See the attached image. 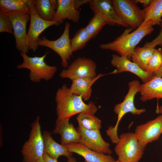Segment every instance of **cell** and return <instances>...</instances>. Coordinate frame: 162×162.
Returning <instances> with one entry per match:
<instances>
[{
  "label": "cell",
  "instance_id": "12",
  "mask_svg": "<svg viewBox=\"0 0 162 162\" xmlns=\"http://www.w3.org/2000/svg\"><path fill=\"white\" fill-rule=\"evenodd\" d=\"M162 133V115L138 125L134 133L138 142L144 148L148 143L158 139Z\"/></svg>",
  "mask_w": 162,
  "mask_h": 162
},
{
  "label": "cell",
  "instance_id": "4",
  "mask_svg": "<svg viewBox=\"0 0 162 162\" xmlns=\"http://www.w3.org/2000/svg\"><path fill=\"white\" fill-rule=\"evenodd\" d=\"M48 52L43 56L31 57L26 53L22 52L20 54L23 59L22 62L17 65L18 69L26 68L30 71L29 77L30 80L35 83H38L42 79L48 81L54 76L57 68L54 66H49L44 61Z\"/></svg>",
  "mask_w": 162,
  "mask_h": 162
},
{
  "label": "cell",
  "instance_id": "9",
  "mask_svg": "<svg viewBox=\"0 0 162 162\" xmlns=\"http://www.w3.org/2000/svg\"><path fill=\"white\" fill-rule=\"evenodd\" d=\"M28 4L30 10V22L27 33L29 50L35 52L39 46L38 41L40 34L49 27L60 24L57 21H47L41 18L36 12L34 0H28Z\"/></svg>",
  "mask_w": 162,
  "mask_h": 162
},
{
  "label": "cell",
  "instance_id": "32",
  "mask_svg": "<svg viewBox=\"0 0 162 162\" xmlns=\"http://www.w3.org/2000/svg\"><path fill=\"white\" fill-rule=\"evenodd\" d=\"M90 0H74V6L76 9H78L82 5L89 3Z\"/></svg>",
  "mask_w": 162,
  "mask_h": 162
},
{
  "label": "cell",
  "instance_id": "11",
  "mask_svg": "<svg viewBox=\"0 0 162 162\" xmlns=\"http://www.w3.org/2000/svg\"><path fill=\"white\" fill-rule=\"evenodd\" d=\"M6 14L11 22L16 47L20 52L26 54L29 50L26 26L28 22L30 19V15L19 12Z\"/></svg>",
  "mask_w": 162,
  "mask_h": 162
},
{
  "label": "cell",
  "instance_id": "8",
  "mask_svg": "<svg viewBox=\"0 0 162 162\" xmlns=\"http://www.w3.org/2000/svg\"><path fill=\"white\" fill-rule=\"evenodd\" d=\"M70 26V23L66 22L62 34L56 40H50L44 36L39 38L38 41V45L50 48L59 55L61 59V64L64 69L68 66V61L73 53L69 37Z\"/></svg>",
  "mask_w": 162,
  "mask_h": 162
},
{
  "label": "cell",
  "instance_id": "24",
  "mask_svg": "<svg viewBox=\"0 0 162 162\" xmlns=\"http://www.w3.org/2000/svg\"><path fill=\"white\" fill-rule=\"evenodd\" d=\"M28 0H0V13L5 14L19 12L30 14Z\"/></svg>",
  "mask_w": 162,
  "mask_h": 162
},
{
  "label": "cell",
  "instance_id": "27",
  "mask_svg": "<svg viewBox=\"0 0 162 162\" xmlns=\"http://www.w3.org/2000/svg\"><path fill=\"white\" fill-rule=\"evenodd\" d=\"M108 24L107 20L102 15L99 13H95L85 28L92 38L98 34L104 26Z\"/></svg>",
  "mask_w": 162,
  "mask_h": 162
},
{
  "label": "cell",
  "instance_id": "21",
  "mask_svg": "<svg viewBox=\"0 0 162 162\" xmlns=\"http://www.w3.org/2000/svg\"><path fill=\"white\" fill-rule=\"evenodd\" d=\"M52 132L46 130L42 133L44 152L51 158L57 160L62 156L68 158L72 156L73 153L69 152L64 145L57 142L52 138Z\"/></svg>",
  "mask_w": 162,
  "mask_h": 162
},
{
  "label": "cell",
  "instance_id": "17",
  "mask_svg": "<svg viewBox=\"0 0 162 162\" xmlns=\"http://www.w3.org/2000/svg\"><path fill=\"white\" fill-rule=\"evenodd\" d=\"M70 119L57 120L53 132L59 134L61 136L60 142L62 145L73 142H80V135L71 123Z\"/></svg>",
  "mask_w": 162,
  "mask_h": 162
},
{
  "label": "cell",
  "instance_id": "7",
  "mask_svg": "<svg viewBox=\"0 0 162 162\" xmlns=\"http://www.w3.org/2000/svg\"><path fill=\"white\" fill-rule=\"evenodd\" d=\"M112 2L116 15L127 27L136 29L142 23L143 10L134 0H112Z\"/></svg>",
  "mask_w": 162,
  "mask_h": 162
},
{
  "label": "cell",
  "instance_id": "28",
  "mask_svg": "<svg viewBox=\"0 0 162 162\" xmlns=\"http://www.w3.org/2000/svg\"><path fill=\"white\" fill-rule=\"evenodd\" d=\"M92 38L86 32L85 27L78 30L70 39V45L73 53L84 48Z\"/></svg>",
  "mask_w": 162,
  "mask_h": 162
},
{
  "label": "cell",
  "instance_id": "33",
  "mask_svg": "<svg viewBox=\"0 0 162 162\" xmlns=\"http://www.w3.org/2000/svg\"><path fill=\"white\" fill-rule=\"evenodd\" d=\"M42 162H58L57 160L50 157L46 153L44 152L43 160Z\"/></svg>",
  "mask_w": 162,
  "mask_h": 162
},
{
  "label": "cell",
  "instance_id": "15",
  "mask_svg": "<svg viewBox=\"0 0 162 162\" xmlns=\"http://www.w3.org/2000/svg\"><path fill=\"white\" fill-rule=\"evenodd\" d=\"M88 3L94 13H99L102 15L107 20L108 24L127 27L116 13L111 0H90Z\"/></svg>",
  "mask_w": 162,
  "mask_h": 162
},
{
  "label": "cell",
  "instance_id": "5",
  "mask_svg": "<svg viewBox=\"0 0 162 162\" xmlns=\"http://www.w3.org/2000/svg\"><path fill=\"white\" fill-rule=\"evenodd\" d=\"M140 84L136 80L131 81L128 83L129 89L128 93L123 101L116 104L114 108V112L117 115V120L114 126H111L106 130L108 134L112 138L118 136V129L121 119L126 113L130 112L133 115H140L145 112L144 108L137 109L134 104V97L136 94L139 92Z\"/></svg>",
  "mask_w": 162,
  "mask_h": 162
},
{
  "label": "cell",
  "instance_id": "38",
  "mask_svg": "<svg viewBox=\"0 0 162 162\" xmlns=\"http://www.w3.org/2000/svg\"><path fill=\"white\" fill-rule=\"evenodd\" d=\"M112 162H121L120 161H119V160H115L114 161Z\"/></svg>",
  "mask_w": 162,
  "mask_h": 162
},
{
  "label": "cell",
  "instance_id": "13",
  "mask_svg": "<svg viewBox=\"0 0 162 162\" xmlns=\"http://www.w3.org/2000/svg\"><path fill=\"white\" fill-rule=\"evenodd\" d=\"M77 130L81 137L80 142L98 152L109 155L112 154L109 144L102 138L100 130H88L79 126Z\"/></svg>",
  "mask_w": 162,
  "mask_h": 162
},
{
  "label": "cell",
  "instance_id": "25",
  "mask_svg": "<svg viewBox=\"0 0 162 162\" xmlns=\"http://www.w3.org/2000/svg\"><path fill=\"white\" fill-rule=\"evenodd\" d=\"M155 49V48L145 46L136 47L131 57L133 62L146 71L148 62Z\"/></svg>",
  "mask_w": 162,
  "mask_h": 162
},
{
  "label": "cell",
  "instance_id": "29",
  "mask_svg": "<svg viewBox=\"0 0 162 162\" xmlns=\"http://www.w3.org/2000/svg\"><path fill=\"white\" fill-rule=\"evenodd\" d=\"M162 65V49H155L148 62L146 71L154 74Z\"/></svg>",
  "mask_w": 162,
  "mask_h": 162
},
{
  "label": "cell",
  "instance_id": "18",
  "mask_svg": "<svg viewBox=\"0 0 162 162\" xmlns=\"http://www.w3.org/2000/svg\"><path fill=\"white\" fill-rule=\"evenodd\" d=\"M58 7L53 21L58 22L59 24L67 19L75 22L80 20V13L76 9L74 0H57Z\"/></svg>",
  "mask_w": 162,
  "mask_h": 162
},
{
  "label": "cell",
  "instance_id": "16",
  "mask_svg": "<svg viewBox=\"0 0 162 162\" xmlns=\"http://www.w3.org/2000/svg\"><path fill=\"white\" fill-rule=\"evenodd\" d=\"M63 145L69 152L83 157L85 162H112L115 160L110 155L92 150L80 142H73Z\"/></svg>",
  "mask_w": 162,
  "mask_h": 162
},
{
  "label": "cell",
  "instance_id": "14",
  "mask_svg": "<svg viewBox=\"0 0 162 162\" xmlns=\"http://www.w3.org/2000/svg\"><path fill=\"white\" fill-rule=\"evenodd\" d=\"M111 63L113 67H116L117 73L125 71L131 72L140 78L144 83L150 80L154 76L153 74L142 70L125 56L113 54Z\"/></svg>",
  "mask_w": 162,
  "mask_h": 162
},
{
  "label": "cell",
  "instance_id": "31",
  "mask_svg": "<svg viewBox=\"0 0 162 162\" xmlns=\"http://www.w3.org/2000/svg\"><path fill=\"white\" fill-rule=\"evenodd\" d=\"M160 25L161 28L158 36L151 41L146 42L144 46L155 48L156 46H159L162 48V21Z\"/></svg>",
  "mask_w": 162,
  "mask_h": 162
},
{
  "label": "cell",
  "instance_id": "1",
  "mask_svg": "<svg viewBox=\"0 0 162 162\" xmlns=\"http://www.w3.org/2000/svg\"><path fill=\"white\" fill-rule=\"evenodd\" d=\"M81 97L71 91L67 85L64 84L58 88L56 95L57 120L69 118L78 114L85 112L94 115L98 108L93 102L85 103Z\"/></svg>",
  "mask_w": 162,
  "mask_h": 162
},
{
  "label": "cell",
  "instance_id": "34",
  "mask_svg": "<svg viewBox=\"0 0 162 162\" xmlns=\"http://www.w3.org/2000/svg\"><path fill=\"white\" fill-rule=\"evenodd\" d=\"M136 3L142 4L144 7H147L150 4L152 0H134Z\"/></svg>",
  "mask_w": 162,
  "mask_h": 162
},
{
  "label": "cell",
  "instance_id": "22",
  "mask_svg": "<svg viewBox=\"0 0 162 162\" xmlns=\"http://www.w3.org/2000/svg\"><path fill=\"white\" fill-rule=\"evenodd\" d=\"M143 10V21L153 26L160 25L162 21V0H152L150 4Z\"/></svg>",
  "mask_w": 162,
  "mask_h": 162
},
{
  "label": "cell",
  "instance_id": "26",
  "mask_svg": "<svg viewBox=\"0 0 162 162\" xmlns=\"http://www.w3.org/2000/svg\"><path fill=\"white\" fill-rule=\"evenodd\" d=\"M76 120L79 126L88 130H100L101 126V121L94 115L85 112L80 113Z\"/></svg>",
  "mask_w": 162,
  "mask_h": 162
},
{
  "label": "cell",
  "instance_id": "37",
  "mask_svg": "<svg viewBox=\"0 0 162 162\" xmlns=\"http://www.w3.org/2000/svg\"><path fill=\"white\" fill-rule=\"evenodd\" d=\"M156 112L157 113H160L162 115V106L159 107L158 110H156Z\"/></svg>",
  "mask_w": 162,
  "mask_h": 162
},
{
  "label": "cell",
  "instance_id": "2",
  "mask_svg": "<svg viewBox=\"0 0 162 162\" xmlns=\"http://www.w3.org/2000/svg\"><path fill=\"white\" fill-rule=\"evenodd\" d=\"M152 24L147 22L141 25L135 30L127 28L114 40L106 44H100V47L103 50L114 51L120 56L130 58L136 45L146 36L151 34L154 31Z\"/></svg>",
  "mask_w": 162,
  "mask_h": 162
},
{
  "label": "cell",
  "instance_id": "36",
  "mask_svg": "<svg viewBox=\"0 0 162 162\" xmlns=\"http://www.w3.org/2000/svg\"><path fill=\"white\" fill-rule=\"evenodd\" d=\"M68 162H76L75 158L72 156L69 157L68 158Z\"/></svg>",
  "mask_w": 162,
  "mask_h": 162
},
{
  "label": "cell",
  "instance_id": "35",
  "mask_svg": "<svg viewBox=\"0 0 162 162\" xmlns=\"http://www.w3.org/2000/svg\"><path fill=\"white\" fill-rule=\"evenodd\" d=\"M154 76L161 77H162V65L158 70L154 73Z\"/></svg>",
  "mask_w": 162,
  "mask_h": 162
},
{
  "label": "cell",
  "instance_id": "6",
  "mask_svg": "<svg viewBox=\"0 0 162 162\" xmlns=\"http://www.w3.org/2000/svg\"><path fill=\"white\" fill-rule=\"evenodd\" d=\"M115 147V152L121 162H139L144 148L132 132L123 133Z\"/></svg>",
  "mask_w": 162,
  "mask_h": 162
},
{
  "label": "cell",
  "instance_id": "19",
  "mask_svg": "<svg viewBox=\"0 0 162 162\" xmlns=\"http://www.w3.org/2000/svg\"><path fill=\"white\" fill-rule=\"evenodd\" d=\"M116 73L114 70L108 74H99L95 78L87 77L75 79L72 80V83L69 88L72 93L80 96L84 100H87L91 96L92 85L97 80L103 76Z\"/></svg>",
  "mask_w": 162,
  "mask_h": 162
},
{
  "label": "cell",
  "instance_id": "23",
  "mask_svg": "<svg viewBox=\"0 0 162 162\" xmlns=\"http://www.w3.org/2000/svg\"><path fill=\"white\" fill-rule=\"evenodd\" d=\"M36 12L42 19L52 21L58 7L56 0H34Z\"/></svg>",
  "mask_w": 162,
  "mask_h": 162
},
{
  "label": "cell",
  "instance_id": "3",
  "mask_svg": "<svg viewBox=\"0 0 162 162\" xmlns=\"http://www.w3.org/2000/svg\"><path fill=\"white\" fill-rule=\"evenodd\" d=\"M28 140L21 150L23 162H42L44 153V143L41 130L40 117L37 116L31 124Z\"/></svg>",
  "mask_w": 162,
  "mask_h": 162
},
{
  "label": "cell",
  "instance_id": "10",
  "mask_svg": "<svg viewBox=\"0 0 162 162\" xmlns=\"http://www.w3.org/2000/svg\"><path fill=\"white\" fill-rule=\"evenodd\" d=\"M96 69V65L93 60L79 57L67 68L62 70L59 75L62 78H68L71 80L81 78H95L97 76Z\"/></svg>",
  "mask_w": 162,
  "mask_h": 162
},
{
  "label": "cell",
  "instance_id": "30",
  "mask_svg": "<svg viewBox=\"0 0 162 162\" xmlns=\"http://www.w3.org/2000/svg\"><path fill=\"white\" fill-rule=\"evenodd\" d=\"M0 32L13 33L11 21L8 16L5 14L0 13Z\"/></svg>",
  "mask_w": 162,
  "mask_h": 162
},
{
  "label": "cell",
  "instance_id": "20",
  "mask_svg": "<svg viewBox=\"0 0 162 162\" xmlns=\"http://www.w3.org/2000/svg\"><path fill=\"white\" fill-rule=\"evenodd\" d=\"M139 92L143 102L155 98H162V78L154 76L149 81L140 85Z\"/></svg>",
  "mask_w": 162,
  "mask_h": 162
}]
</instances>
